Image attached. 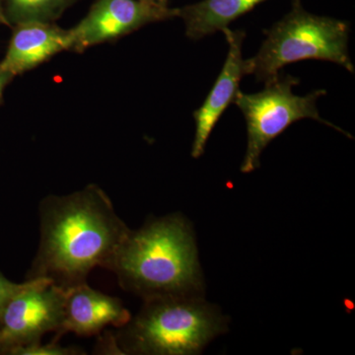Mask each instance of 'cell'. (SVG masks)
Returning a JSON list of instances; mask_svg holds the SVG:
<instances>
[{"label":"cell","instance_id":"6da1fadb","mask_svg":"<svg viewBox=\"0 0 355 355\" xmlns=\"http://www.w3.org/2000/svg\"><path fill=\"white\" fill-rule=\"evenodd\" d=\"M41 239L26 279H46L62 288L84 284L97 266L108 270L130 229L96 184L40 205Z\"/></svg>","mask_w":355,"mask_h":355},{"label":"cell","instance_id":"7a4b0ae2","mask_svg":"<svg viewBox=\"0 0 355 355\" xmlns=\"http://www.w3.org/2000/svg\"><path fill=\"white\" fill-rule=\"evenodd\" d=\"M108 270L125 291L144 299L202 296L203 279L195 234L180 214L130 230Z\"/></svg>","mask_w":355,"mask_h":355},{"label":"cell","instance_id":"3957f363","mask_svg":"<svg viewBox=\"0 0 355 355\" xmlns=\"http://www.w3.org/2000/svg\"><path fill=\"white\" fill-rule=\"evenodd\" d=\"M226 328L225 317L202 296H158L144 299L114 340L123 354L193 355Z\"/></svg>","mask_w":355,"mask_h":355},{"label":"cell","instance_id":"277c9868","mask_svg":"<svg viewBox=\"0 0 355 355\" xmlns=\"http://www.w3.org/2000/svg\"><path fill=\"white\" fill-rule=\"evenodd\" d=\"M349 23L306 11L301 0L282 20L266 30L257 55L245 60V73L268 83L286 65L306 60H324L354 73L349 53Z\"/></svg>","mask_w":355,"mask_h":355},{"label":"cell","instance_id":"5b68a950","mask_svg":"<svg viewBox=\"0 0 355 355\" xmlns=\"http://www.w3.org/2000/svg\"><path fill=\"white\" fill-rule=\"evenodd\" d=\"M265 84L266 88L260 92L246 94L239 91L235 97L236 106L242 112L247 125V150L241 165L242 173H251L259 168L261 154L270 142L292 123L304 119L330 125L350 137L349 133L320 116L317 100L327 94L324 89L305 96L295 95L292 87L298 85L299 79L280 74Z\"/></svg>","mask_w":355,"mask_h":355},{"label":"cell","instance_id":"8992f818","mask_svg":"<svg viewBox=\"0 0 355 355\" xmlns=\"http://www.w3.org/2000/svg\"><path fill=\"white\" fill-rule=\"evenodd\" d=\"M65 289L46 279H26L24 288L8 301L0 316V354L41 343L60 331L64 320Z\"/></svg>","mask_w":355,"mask_h":355},{"label":"cell","instance_id":"52a82bcc","mask_svg":"<svg viewBox=\"0 0 355 355\" xmlns=\"http://www.w3.org/2000/svg\"><path fill=\"white\" fill-rule=\"evenodd\" d=\"M178 17V8L153 0H97L87 15L67 30L69 51H85L140 28Z\"/></svg>","mask_w":355,"mask_h":355},{"label":"cell","instance_id":"ba28073f","mask_svg":"<svg viewBox=\"0 0 355 355\" xmlns=\"http://www.w3.org/2000/svg\"><path fill=\"white\" fill-rule=\"evenodd\" d=\"M228 43V53L220 73L212 86L202 106L193 112L196 121L195 139L191 148V156L198 158L205 153V146L210 135L222 114L230 104L234 103L239 92V85L245 73V60L243 58L242 46L245 34L242 30L225 28L222 30Z\"/></svg>","mask_w":355,"mask_h":355},{"label":"cell","instance_id":"9c48e42d","mask_svg":"<svg viewBox=\"0 0 355 355\" xmlns=\"http://www.w3.org/2000/svg\"><path fill=\"white\" fill-rule=\"evenodd\" d=\"M130 313L119 298L95 291L87 282L65 289L64 320L53 342L67 333L91 336L109 326H125Z\"/></svg>","mask_w":355,"mask_h":355},{"label":"cell","instance_id":"30bf717a","mask_svg":"<svg viewBox=\"0 0 355 355\" xmlns=\"http://www.w3.org/2000/svg\"><path fill=\"white\" fill-rule=\"evenodd\" d=\"M62 51H69L67 30L51 22L15 25L0 70L15 77L38 67Z\"/></svg>","mask_w":355,"mask_h":355},{"label":"cell","instance_id":"8fae6325","mask_svg":"<svg viewBox=\"0 0 355 355\" xmlns=\"http://www.w3.org/2000/svg\"><path fill=\"white\" fill-rule=\"evenodd\" d=\"M265 1L266 0H202L178 8V17L184 22L187 37L198 41L228 28L231 22Z\"/></svg>","mask_w":355,"mask_h":355},{"label":"cell","instance_id":"7c38bea8","mask_svg":"<svg viewBox=\"0 0 355 355\" xmlns=\"http://www.w3.org/2000/svg\"><path fill=\"white\" fill-rule=\"evenodd\" d=\"M76 0H4V11L10 26L58 19Z\"/></svg>","mask_w":355,"mask_h":355},{"label":"cell","instance_id":"4fadbf2b","mask_svg":"<svg viewBox=\"0 0 355 355\" xmlns=\"http://www.w3.org/2000/svg\"><path fill=\"white\" fill-rule=\"evenodd\" d=\"M79 350L72 347H62L60 345L53 342L49 345H42L41 343L27 347H19L14 350L12 355H72L79 354Z\"/></svg>","mask_w":355,"mask_h":355},{"label":"cell","instance_id":"5bb4252c","mask_svg":"<svg viewBox=\"0 0 355 355\" xmlns=\"http://www.w3.org/2000/svg\"><path fill=\"white\" fill-rule=\"evenodd\" d=\"M25 286L26 280L22 284H15V282L6 279L3 273L0 272V316H1L8 301L21 289L24 288Z\"/></svg>","mask_w":355,"mask_h":355},{"label":"cell","instance_id":"9a60e30c","mask_svg":"<svg viewBox=\"0 0 355 355\" xmlns=\"http://www.w3.org/2000/svg\"><path fill=\"white\" fill-rule=\"evenodd\" d=\"M13 78L14 77L11 76L10 74L0 70V102H1L2 96H3L4 89Z\"/></svg>","mask_w":355,"mask_h":355},{"label":"cell","instance_id":"2e32d148","mask_svg":"<svg viewBox=\"0 0 355 355\" xmlns=\"http://www.w3.org/2000/svg\"><path fill=\"white\" fill-rule=\"evenodd\" d=\"M0 24L10 27V23L7 20L6 11H4V0H0Z\"/></svg>","mask_w":355,"mask_h":355},{"label":"cell","instance_id":"e0dca14e","mask_svg":"<svg viewBox=\"0 0 355 355\" xmlns=\"http://www.w3.org/2000/svg\"><path fill=\"white\" fill-rule=\"evenodd\" d=\"M153 1L158 2V3L165 4V6H168V0H153Z\"/></svg>","mask_w":355,"mask_h":355}]
</instances>
